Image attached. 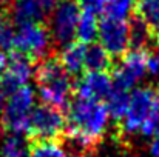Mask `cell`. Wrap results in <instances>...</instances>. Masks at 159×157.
Wrapping results in <instances>:
<instances>
[{"instance_id": "cell-1", "label": "cell", "mask_w": 159, "mask_h": 157, "mask_svg": "<svg viewBox=\"0 0 159 157\" xmlns=\"http://www.w3.org/2000/svg\"><path fill=\"white\" fill-rule=\"evenodd\" d=\"M34 80L43 103L63 109L71 102L70 99L74 93V82L56 54L36 63Z\"/></svg>"}, {"instance_id": "cell-2", "label": "cell", "mask_w": 159, "mask_h": 157, "mask_svg": "<svg viewBox=\"0 0 159 157\" xmlns=\"http://www.w3.org/2000/svg\"><path fill=\"white\" fill-rule=\"evenodd\" d=\"M108 111L102 102L76 97L66 106V131L76 133L98 143L108 125Z\"/></svg>"}, {"instance_id": "cell-3", "label": "cell", "mask_w": 159, "mask_h": 157, "mask_svg": "<svg viewBox=\"0 0 159 157\" xmlns=\"http://www.w3.org/2000/svg\"><path fill=\"white\" fill-rule=\"evenodd\" d=\"M12 51L22 52L34 63H39L40 60L54 55V51L57 50L51 40L48 26H45L42 22H36L19 26L14 34Z\"/></svg>"}, {"instance_id": "cell-4", "label": "cell", "mask_w": 159, "mask_h": 157, "mask_svg": "<svg viewBox=\"0 0 159 157\" xmlns=\"http://www.w3.org/2000/svg\"><path fill=\"white\" fill-rule=\"evenodd\" d=\"M34 109V91L30 86H22L9 96L3 106L0 125L8 134H28L31 112Z\"/></svg>"}, {"instance_id": "cell-5", "label": "cell", "mask_w": 159, "mask_h": 157, "mask_svg": "<svg viewBox=\"0 0 159 157\" xmlns=\"http://www.w3.org/2000/svg\"><path fill=\"white\" fill-rule=\"evenodd\" d=\"M79 15L80 8L76 0H60L53 9V12L47 19V26L56 50L63 48L76 40Z\"/></svg>"}, {"instance_id": "cell-6", "label": "cell", "mask_w": 159, "mask_h": 157, "mask_svg": "<svg viewBox=\"0 0 159 157\" xmlns=\"http://www.w3.org/2000/svg\"><path fill=\"white\" fill-rule=\"evenodd\" d=\"M159 102V93L153 86H139L130 94L128 108L125 117L122 119V131L125 134H133L141 131L155 106Z\"/></svg>"}, {"instance_id": "cell-7", "label": "cell", "mask_w": 159, "mask_h": 157, "mask_svg": "<svg viewBox=\"0 0 159 157\" xmlns=\"http://www.w3.org/2000/svg\"><path fill=\"white\" fill-rule=\"evenodd\" d=\"M66 128L65 114L62 109L42 103L31 112L28 139L30 140H51L59 139Z\"/></svg>"}, {"instance_id": "cell-8", "label": "cell", "mask_w": 159, "mask_h": 157, "mask_svg": "<svg viewBox=\"0 0 159 157\" xmlns=\"http://www.w3.org/2000/svg\"><path fill=\"white\" fill-rule=\"evenodd\" d=\"M148 51L145 50H128L122 55L119 63L113 66L111 79L113 88L128 91L133 88L147 72Z\"/></svg>"}, {"instance_id": "cell-9", "label": "cell", "mask_w": 159, "mask_h": 157, "mask_svg": "<svg viewBox=\"0 0 159 157\" xmlns=\"http://www.w3.org/2000/svg\"><path fill=\"white\" fill-rule=\"evenodd\" d=\"M34 72V62L25 54L11 51L8 57L6 69L0 76V93L3 96H11L17 89L26 85Z\"/></svg>"}, {"instance_id": "cell-10", "label": "cell", "mask_w": 159, "mask_h": 157, "mask_svg": "<svg viewBox=\"0 0 159 157\" xmlns=\"http://www.w3.org/2000/svg\"><path fill=\"white\" fill-rule=\"evenodd\" d=\"M98 39L111 57H122L130 50L128 23L125 20L104 17L99 23Z\"/></svg>"}, {"instance_id": "cell-11", "label": "cell", "mask_w": 159, "mask_h": 157, "mask_svg": "<svg viewBox=\"0 0 159 157\" xmlns=\"http://www.w3.org/2000/svg\"><path fill=\"white\" fill-rule=\"evenodd\" d=\"M113 89L111 74L107 71H87L74 82V93L77 97L102 102Z\"/></svg>"}, {"instance_id": "cell-12", "label": "cell", "mask_w": 159, "mask_h": 157, "mask_svg": "<svg viewBox=\"0 0 159 157\" xmlns=\"http://www.w3.org/2000/svg\"><path fill=\"white\" fill-rule=\"evenodd\" d=\"M8 14L12 23H17L19 26L25 23H36V22L43 23L48 19L40 0H12Z\"/></svg>"}, {"instance_id": "cell-13", "label": "cell", "mask_w": 159, "mask_h": 157, "mask_svg": "<svg viewBox=\"0 0 159 157\" xmlns=\"http://www.w3.org/2000/svg\"><path fill=\"white\" fill-rule=\"evenodd\" d=\"M128 23V42L130 50H152L158 46V36L156 33L134 12L130 17Z\"/></svg>"}, {"instance_id": "cell-14", "label": "cell", "mask_w": 159, "mask_h": 157, "mask_svg": "<svg viewBox=\"0 0 159 157\" xmlns=\"http://www.w3.org/2000/svg\"><path fill=\"white\" fill-rule=\"evenodd\" d=\"M85 51H87V45L77 40L62 48L60 55L57 57L70 76H80L82 71L85 69Z\"/></svg>"}, {"instance_id": "cell-15", "label": "cell", "mask_w": 159, "mask_h": 157, "mask_svg": "<svg viewBox=\"0 0 159 157\" xmlns=\"http://www.w3.org/2000/svg\"><path fill=\"white\" fill-rule=\"evenodd\" d=\"M113 68V57L105 51L101 43L87 45L85 69L87 71H108Z\"/></svg>"}, {"instance_id": "cell-16", "label": "cell", "mask_w": 159, "mask_h": 157, "mask_svg": "<svg viewBox=\"0 0 159 157\" xmlns=\"http://www.w3.org/2000/svg\"><path fill=\"white\" fill-rule=\"evenodd\" d=\"M98 31H99V23H98L96 14L80 11L79 22H77V31H76L77 42H80L84 45L94 43V40L98 37Z\"/></svg>"}, {"instance_id": "cell-17", "label": "cell", "mask_w": 159, "mask_h": 157, "mask_svg": "<svg viewBox=\"0 0 159 157\" xmlns=\"http://www.w3.org/2000/svg\"><path fill=\"white\" fill-rule=\"evenodd\" d=\"M31 140L23 134H8L0 146L3 157H30Z\"/></svg>"}, {"instance_id": "cell-18", "label": "cell", "mask_w": 159, "mask_h": 157, "mask_svg": "<svg viewBox=\"0 0 159 157\" xmlns=\"http://www.w3.org/2000/svg\"><path fill=\"white\" fill-rule=\"evenodd\" d=\"M107 100V111L110 114V117L116 122H122V119L125 117L127 108H128V100H130V94L128 91L124 89H116L113 88L110 96L105 99Z\"/></svg>"}, {"instance_id": "cell-19", "label": "cell", "mask_w": 159, "mask_h": 157, "mask_svg": "<svg viewBox=\"0 0 159 157\" xmlns=\"http://www.w3.org/2000/svg\"><path fill=\"white\" fill-rule=\"evenodd\" d=\"M30 157H71L57 139L31 140Z\"/></svg>"}, {"instance_id": "cell-20", "label": "cell", "mask_w": 159, "mask_h": 157, "mask_svg": "<svg viewBox=\"0 0 159 157\" xmlns=\"http://www.w3.org/2000/svg\"><path fill=\"white\" fill-rule=\"evenodd\" d=\"M134 14L141 17L155 33L159 31V0H136Z\"/></svg>"}, {"instance_id": "cell-21", "label": "cell", "mask_w": 159, "mask_h": 157, "mask_svg": "<svg viewBox=\"0 0 159 157\" xmlns=\"http://www.w3.org/2000/svg\"><path fill=\"white\" fill-rule=\"evenodd\" d=\"M134 5L136 0H107L102 12L110 19L125 20L134 12Z\"/></svg>"}, {"instance_id": "cell-22", "label": "cell", "mask_w": 159, "mask_h": 157, "mask_svg": "<svg viewBox=\"0 0 159 157\" xmlns=\"http://www.w3.org/2000/svg\"><path fill=\"white\" fill-rule=\"evenodd\" d=\"M14 28L8 9H0V50L12 51L14 46Z\"/></svg>"}, {"instance_id": "cell-23", "label": "cell", "mask_w": 159, "mask_h": 157, "mask_svg": "<svg viewBox=\"0 0 159 157\" xmlns=\"http://www.w3.org/2000/svg\"><path fill=\"white\" fill-rule=\"evenodd\" d=\"M80 11H85V12H91V14H98V12H102L104 11V6H105L107 0H76Z\"/></svg>"}, {"instance_id": "cell-24", "label": "cell", "mask_w": 159, "mask_h": 157, "mask_svg": "<svg viewBox=\"0 0 159 157\" xmlns=\"http://www.w3.org/2000/svg\"><path fill=\"white\" fill-rule=\"evenodd\" d=\"M147 71L152 76L159 77V45L153 50H148V60H147Z\"/></svg>"}, {"instance_id": "cell-25", "label": "cell", "mask_w": 159, "mask_h": 157, "mask_svg": "<svg viewBox=\"0 0 159 157\" xmlns=\"http://www.w3.org/2000/svg\"><path fill=\"white\" fill-rule=\"evenodd\" d=\"M150 153H152L153 157H159V134L155 136V139H153V142L150 145Z\"/></svg>"}, {"instance_id": "cell-26", "label": "cell", "mask_w": 159, "mask_h": 157, "mask_svg": "<svg viewBox=\"0 0 159 157\" xmlns=\"http://www.w3.org/2000/svg\"><path fill=\"white\" fill-rule=\"evenodd\" d=\"M6 65H8V55L5 54V51L0 50V76H2V72L6 69Z\"/></svg>"}, {"instance_id": "cell-27", "label": "cell", "mask_w": 159, "mask_h": 157, "mask_svg": "<svg viewBox=\"0 0 159 157\" xmlns=\"http://www.w3.org/2000/svg\"><path fill=\"white\" fill-rule=\"evenodd\" d=\"M12 0H0V9H9Z\"/></svg>"}, {"instance_id": "cell-28", "label": "cell", "mask_w": 159, "mask_h": 157, "mask_svg": "<svg viewBox=\"0 0 159 157\" xmlns=\"http://www.w3.org/2000/svg\"><path fill=\"white\" fill-rule=\"evenodd\" d=\"M2 111H3V94L0 93V117H2Z\"/></svg>"}]
</instances>
